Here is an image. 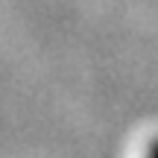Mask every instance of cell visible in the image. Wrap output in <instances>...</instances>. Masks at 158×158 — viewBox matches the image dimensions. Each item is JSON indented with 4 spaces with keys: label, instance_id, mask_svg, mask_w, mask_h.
I'll list each match as a JSON object with an SVG mask.
<instances>
[{
    "label": "cell",
    "instance_id": "6da1fadb",
    "mask_svg": "<svg viewBox=\"0 0 158 158\" xmlns=\"http://www.w3.org/2000/svg\"><path fill=\"white\" fill-rule=\"evenodd\" d=\"M147 158H158V141L152 143V147H149V152H147Z\"/></svg>",
    "mask_w": 158,
    "mask_h": 158
}]
</instances>
